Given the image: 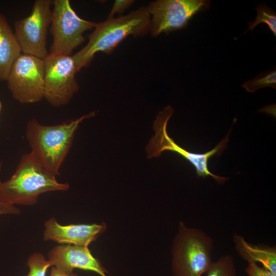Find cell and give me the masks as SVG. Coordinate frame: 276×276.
I'll return each instance as SVG.
<instances>
[{
    "mask_svg": "<svg viewBox=\"0 0 276 276\" xmlns=\"http://www.w3.org/2000/svg\"><path fill=\"white\" fill-rule=\"evenodd\" d=\"M20 213L19 209L14 205L0 202V215L7 214L17 215Z\"/></svg>",
    "mask_w": 276,
    "mask_h": 276,
    "instance_id": "obj_21",
    "label": "cell"
},
{
    "mask_svg": "<svg viewBox=\"0 0 276 276\" xmlns=\"http://www.w3.org/2000/svg\"><path fill=\"white\" fill-rule=\"evenodd\" d=\"M134 2L133 0H116L112 6L108 18H112L116 13H121L130 7Z\"/></svg>",
    "mask_w": 276,
    "mask_h": 276,
    "instance_id": "obj_20",
    "label": "cell"
},
{
    "mask_svg": "<svg viewBox=\"0 0 276 276\" xmlns=\"http://www.w3.org/2000/svg\"><path fill=\"white\" fill-rule=\"evenodd\" d=\"M48 257V260L53 266L68 273H73L75 268H79L95 272L100 276H107L88 246L70 244L57 245L50 250Z\"/></svg>",
    "mask_w": 276,
    "mask_h": 276,
    "instance_id": "obj_11",
    "label": "cell"
},
{
    "mask_svg": "<svg viewBox=\"0 0 276 276\" xmlns=\"http://www.w3.org/2000/svg\"><path fill=\"white\" fill-rule=\"evenodd\" d=\"M22 53L14 32L0 13V81H6L16 60Z\"/></svg>",
    "mask_w": 276,
    "mask_h": 276,
    "instance_id": "obj_14",
    "label": "cell"
},
{
    "mask_svg": "<svg viewBox=\"0 0 276 276\" xmlns=\"http://www.w3.org/2000/svg\"><path fill=\"white\" fill-rule=\"evenodd\" d=\"M150 15L147 6H142L126 15L107 18L97 23L87 36V43L72 55L77 72L87 66L96 53L110 54L126 37L146 35L149 32Z\"/></svg>",
    "mask_w": 276,
    "mask_h": 276,
    "instance_id": "obj_1",
    "label": "cell"
},
{
    "mask_svg": "<svg viewBox=\"0 0 276 276\" xmlns=\"http://www.w3.org/2000/svg\"><path fill=\"white\" fill-rule=\"evenodd\" d=\"M233 242L239 256L248 263H260L276 274V247L265 244H252L241 235L234 234Z\"/></svg>",
    "mask_w": 276,
    "mask_h": 276,
    "instance_id": "obj_13",
    "label": "cell"
},
{
    "mask_svg": "<svg viewBox=\"0 0 276 276\" xmlns=\"http://www.w3.org/2000/svg\"><path fill=\"white\" fill-rule=\"evenodd\" d=\"M50 276H79L73 273H68L64 271L53 266L51 270Z\"/></svg>",
    "mask_w": 276,
    "mask_h": 276,
    "instance_id": "obj_22",
    "label": "cell"
},
{
    "mask_svg": "<svg viewBox=\"0 0 276 276\" xmlns=\"http://www.w3.org/2000/svg\"><path fill=\"white\" fill-rule=\"evenodd\" d=\"M2 163H0V174ZM68 183L58 182L30 152L23 154L14 173L5 181L0 178V202L14 205L35 204L44 193L64 191Z\"/></svg>",
    "mask_w": 276,
    "mask_h": 276,
    "instance_id": "obj_2",
    "label": "cell"
},
{
    "mask_svg": "<svg viewBox=\"0 0 276 276\" xmlns=\"http://www.w3.org/2000/svg\"><path fill=\"white\" fill-rule=\"evenodd\" d=\"M27 266L29 272L27 276H45L47 270L53 265L41 253L34 252L29 258Z\"/></svg>",
    "mask_w": 276,
    "mask_h": 276,
    "instance_id": "obj_18",
    "label": "cell"
},
{
    "mask_svg": "<svg viewBox=\"0 0 276 276\" xmlns=\"http://www.w3.org/2000/svg\"><path fill=\"white\" fill-rule=\"evenodd\" d=\"M257 16L256 19L251 22H248V28L247 31L250 29L254 31L255 27L262 23H264L269 27L270 31L276 36V13L266 5L259 4L256 8Z\"/></svg>",
    "mask_w": 276,
    "mask_h": 276,
    "instance_id": "obj_16",
    "label": "cell"
},
{
    "mask_svg": "<svg viewBox=\"0 0 276 276\" xmlns=\"http://www.w3.org/2000/svg\"><path fill=\"white\" fill-rule=\"evenodd\" d=\"M44 60V98L59 107L67 104L79 90L72 55L49 54Z\"/></svg>",
    "mask_w": 276,
    "mask_h": 276,
    "instance_id": "obj_8",
    "label": "cell"
},
{
    "mask_svg": "<svg viewBox=\"0 0 276 276\" xmlns=\"http://www.w3.org/2000/svg\"><path fill=\"white\" fill-rule=\"evenodd\" d=\"M95 112L76 120L55 125H44L36 119L26 125V137L31 152L43 168L56 176L72 146L76 131L84 120L93 117Z\"/></svg>",
    "mask_w": 276,
    "mask_h": 276,
    "instance_id": "obj_3",
    "label": "cell"
},
{
    "mask_svg": "<svg viewBox=\"0 0 276 276\" xmlns=\"http://www.w3.org/2000/svg\"><path fill=\"white\" fill-rule=\"evenodd\" d=\"M52 6L50 31L53 39L49 54L71 56L84 41V33L97 22L80 17L69 0H54Z\"/></svg>",
    "mask_w": 276,
    "mask_h": 276,
    "instance_id": "obj_6",
    "label": "cell"
},
{
    "mask_svg": "<svg viewBox=\"0 0 276 276\" xmlns=\"http://www.w3.org/2000/svg\"><path fill=\"white\" fill-rule=\"evenodd\" d=\"M213 239L202 229L190 227L179 221L173 240L172 268L173 276H202L212 263Z\"/></svg>",
    "mask_w": 276,
    "mask_h": 276,
    "instance_id": "obj_4",
    "label": "cell"
},
{
    "mask_svg": "<svg viewBox=\"0 0 276 276\" xmlns=\"http://www.w3.org/2000/svg\"><path fill=\"white\" fill-rule=\"evenodd\" d=\"M2 109V104L1 102L0 101V114L1 113Z\"/></svg>",
    "mask_w": 276,
    "mask_h": 276,
    "instance_id": "obj_23",
    "label": "cell"
},
{
    "mask_svg": "<svg viewBox=\"0 0 276 276\" xmlns=\"http://www.w3.org/2000/svg\"><path fill=\"white\" fill-rule=\"evenodd\" d=\"M13 98L22 104L44 98V60L21 53L14 62L7 79Z\"/></svg>",
    "mask_w": 276,
    "mask_h": 276,
    "instance_id": "obj_9",
    "label": "cell"
},
{
    "mask_svg": "<svg viewBox=\"0 0 276 276\" xmlns=\"http://www.w3.org/2000/svg\"><path fill=\"white\" fill-rule=\"evenodd\" d=\"M105 228L101 224L62 225L52 218L44 223L43 239L62 244L88 246Z\"/></svg>",
    "mask_w": 276,
    "mask_h": 276,
    "instance_id": "obj_12",
    "label": "cell"
},
{
    "mask_svg": "<svg viewBox=\"0 0 276 276\" xmlns=\"http://www.w3.org/2000/svg\"><path fill=\"white\" fill-rule=\"evenodd\" d=\"M205 274V276H237L234 258L230 255L220 257L212 262Z\"/></svg>",
    "mask_w": 276,
    "mask_h": 276,
    "instance_id": "obj_15",
    "label": "cell"
},
{
    "mask_svg": "<svg viewBox=\"0 0 276 276\" xmlns=\"http://www.w3.org/2000/svg\"><path fill=\"white\" fill-rule=\"evenodd\" d=\"M52 5L53 1L36 0L30 14L14 22V34L22 54L43 60L49 54L47 38Z\"/></svg>",
    "mask_w": 276,
    "mask_h": 276,
    "instance_id": "obj_7",
    "label": "cell"
},
{
    "mask_svg": "<svg viewBox=\"0 0 276 276\" xmlns=\"http://www.w3.org/2000/svg\"><path fill=\"white\" fill-rule=\"evenodd\" d=\"M173 113L172 107L168 105L158 114L153 124L155 134L146 148L148 157L152 158L158 156L166 150L173 151L193 165L198 176L205 177L211 176L219 184L228 180V178L219 176L211 172L208 168V163L212 156L221 153L225 149L231 129L226 136L211 151L204 153L191 152L178 146L167 133V124Z\"/></svg>",
    "mask_w": 276,
    "mask_h": 276,
    "instance_id": "obj_5",
    "label": "cell"
},
{
    "mask_svg": "<svg viewBox=\"0 0 276 276\" xmlns=\"http://www.w3.org/2000/svg\"><path fill=\"white\" fill-rule=\"evenodd\" d=\"M205 0H157L147 6L150 15L149 32L156 37L162 33L186 28L193 16L209 6Z\"/></svg>",
    "mask_w": 276,
    "mask_h": 276,
    "instance_id": "obj_10",
    "label": "cell"
},
{
    "mask_svg": "<svg viewBox=\"0 0 276 276\" xmlns=\"http://www.w3.org/2000/svg\"><path fill=\"white\" fill-rule=\"evenodd\" d=\"M242 86L247 91L252 93H255L259 89L266 87H271L275 89V70L261 72L255 78L244 82L242 84Z\"/></svg>",
    "mask_w": 276,
    "mask_h": 276,
    "instance_id": "obj_17",
    "label": "cell"
},
{
    "mask_svg": "<svg viewBox=\"0 0 276 276\" xmlns=\"http://www.w3.org/2000/svg\"><path fill=\"white\" fill-rule=\"evenodd\" d=\"M245 272L247 276H276L275 273L254 263H248Z\"/></svg>",
    "mask_w": 276,
    "mask_h": 276,
    "instance_id": "obj_19",
    "label": "cell"
}]
</instances>
